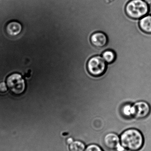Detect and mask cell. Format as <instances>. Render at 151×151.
Returning a JSON list of instances; mask_svg holds the SVG:
<instances>
[{"instance_id": "1", "label": "cell", "mask_w": 151, "mask_h": 151, "mask_svg": "<svg viewBox=\"0 0 151 151\" xmlns=\"http://www.w3.org/2000/svg\"><path fill=\"white\" fill-rule=\"evenodd\" d=\"M120 144L124 149L129 151L141 150L144 144L142 133L136 129H129L121 135Z\"/></svg>"}, {"instance_id": "2", "label": "cell", "mask_w": 151, "mask_h": 151, "mask_svg": "<svg viewBox=\"0 0 151 151\" xmlns=\"http://www.w3.org/2000/svg\"><path fill=\"white\" fill-rule=\"evenodd\" d=\"M150 5L144 0H130L126 5L127 16L133 19H140L149 14Z\"/></svg>"}, {"instance_id": "3", "label": "cell", "mask_w": 151, "mask_h": 151, "mask_svg": "<svg viewBox=\"0 0 151 151\" xmlns=\"http://www.w3.org/2000/svg\"><path fill=\"white\" fill-rule=\"evenodd\" d=\"M106 62L102 57L95 56L91 58L87 63V69L89 73L95 77L101 76L106 70Z\"/></svg>"}, {"instance_id": "4", "label": "cell", "mask_w": 151, "mask_h": 151, "mask_svg": "<svg viewBox=\"0 0 151 151\" xmlns=\"http://www.w3.org/2000/svg\"><path fill=\"white\" fill-rule=\"evenodd\" d=\"M6 82L7 87L15 95H20L25 89V80L18 73H14L8 76Z\"/></svg>"}, {"instance_id": "5", "label": "cell", "mask_w": 151, "mask_h": 151, "mask_svg": "<svg viewBox=\"0 0 151 151\" xmlns=\"http://www.w3.org/2000/svg\"><path fill=\"white\" fill-rule=\"evenodd\" d=\"M134 117L138 119H144L149 116L151 111L150 104L145 101L137 102L134 104Z\"/></svg>"}, {"instance_id": "6", "label": "cell", "mask_w": 151, "mask_h": 151, "mask_svg": "<svg viewBox=\"0 0 151 151\" xmlns=\"http://www.w3.org/2000/svg\"><path fill=\"white\" fill-rule=\"evenodd\" d=\"M103 143L107 149L113 150L118 149L120 147V139L117 134L109 133L104 137Z\"/></svg>"}, {"instance_id": "7", "label": "cell", "mask_w": 151, "mask_h": 151, "mask_svg": "<svg viewBox=\"0 0 151 151\" xmlns=\"http://www.w3.org/2000/svg\"><path fill=\"white\" fill-rule=\"evenodd\" d=\"M90 42L92 45L96 47H103L107 45L108 38L105 33L96 32L93 33L91 35Z\"/></svg>"}, {"instance_id": "8", "label": "cell", "mask_w": 151, "mask_h": 151, "mask_svg": "<svg viewBox=\"0 0 151 151\" xmlns=\"http://www.w3.org/2000/svg\"><path fill=\"white\" fill-rule=\"evenodd\" d=\"M22 30V25L17 21H12L6 25L5 31L8 35L16 36L19 35Z\"/></svg>"}, {"instance_id": "9", "label": "cell", "mask_w": 151, "mask_h": 151, "mask_svg": "<svg viewBox=\"0 0 151 151\" xmlns=\"http://www.w3.org/2000/svg\"><path fill=\"white\" fill-rule=\"evenodd\" d=\"M139 26L142 32L151 34V15L148 14L139 19Z\"/></svg>"}, {"instance_id": "10", "label": "cell", "mask_w": 151, "mask_h": 151, "mask_svg": "<svg viewBox=\"0 0 151 151\" xmlns=\"http://www.w3.org/2000/svg\"><path fill=\"white\" fill-rule=\"evenodd\" d=\"M86 146L81 141H74L69 144V151H84Z\"/></svg>"}, {"instance_id": "11", "label": "cell", "mask_w": 151, "mask_h": 151, "mask_svg": "<svg viewBox=\"0 0 151 151\" xmlns=\"http://www.w3.org/2000/svg\"><path fill=\"white\" fill-rule=\"evenodd\" d=\"M102 57L106 63L111 64L113 63L115 61L116 58V55L113 50H108L103 52Z\"/></svg>"}, {"instance_id": "12", "label": "cell", "mask_w": 151, "mask_h": 151, "mask_svg": "<svg viewBox=\"0 0 151 151\" xmlns=\"http://www.w3.org/2000/svg\"><path fill=\"white\" fill-rule=\"evenodd\" d=\"M134 105L126 104L123 106L121 108V112L125 117H134Z\"/></svg>"}, {"instance_id": "13", "label": "cell", "mask_w": 151, "mask_h": 151, "mask_svg": "<svg viewBox=\"0 0 151 151\" xmlns=\"http://www.w3.org/2000/svg\"><path fill=\"white\" fill-rule=\"evenodd\" d=\"M84 151H103L98 145L96 144H91L86 147Z\"/></svg>"}, {"instance_id": "14", "label": "cell", "mask_w": 151, "mask_h": 151, "mask_svg": "<svg viewBox=\"0 0 151 151\" xmlns=\"http://www.w3.org/2000/svg\"><path fill=\"white\" fill-rule=\"evenodd\" d=\"M8 87L7 84L5 82L0 83V92L1 93H4L7 91Z\"/></svg>"}, {"instance_id": "15", "label": "cell", "mask_w": 151, "mask_h": 151, "mask_svg": "<svg viewBox=\"0 0 151 151\" xmlns=\"http://www.w3.org/2000/svg\"><path fill=\"white\" fill-rule=\"evenodd\" d=\"M149 5L151 4V0H144Z\"/></svg>"}, {"instance_id": "16", "label": "cell", "mask_w": 151, "mask_h": 151, "mask_svg": "<svg viewBox=\"0 0 151 151\" xmlns=\"http://www.w3.org/2000/svg\"><path fill=\"white\" fill-rule=\"evenodd\" d=\"M149 14L151 15V4L150 5V10H149Z\"/></svg>"}]
</instances>
